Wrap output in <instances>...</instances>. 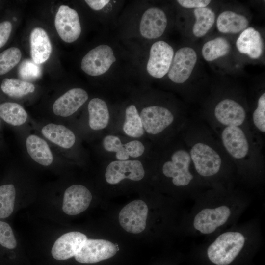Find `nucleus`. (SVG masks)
I'll list each match as a JSON object with an SVG mask.
<instances>
[{
	"instance_id": "nucleus-1",
	"label": "nucleus",
	"mask_w": 265,
	"mask_h": 265,
	"mask_svg": "<svg viewBox=\"0 0 265 265\" xmlns=\"http://www.w3.org/2000/svg\"><path fill=\"white\" fill-rule=\"evenodd\" d=\"M180 134L200 176L212 177L226 166H236L214 132L201 118H190Z\"/></svg>"
},
{
	"instance_id": "nucleus-2",
	"label": "nucleus",
	"mask_w": 265,
	"mask_h": 265,
	"mask_svg": "<svg viewBox=\"0 0 265 265\" xmlns=\"http://www.w3.org/2000/svg\"><path fill=\"white\" fill-rule=\"evenodd\" d=\"M151 165L159 168L162 175L176 187H186L194 178V170L188 149L181 134L153 145Z\"/></svg>"
},
{
	"instance_id": "nucleus-3",
	"label": "nucleus",
	"mask_w": 265,
	"mask_h": 265,
	"mask_svg": "<svg viewBox=\"0 0 265 265\" xmlns=\"http://www.w3.org/2000/svg\"><path fill=\"white\" fill-rule=\"evenodd\" d=\"M136 104L147 139L154 146L179 135L190 118L161 104Z\"/></svg>"
},
{
	"instance_id": "nucleus-4",
	"label": "nucleus",
	"mask_w": 265,
	"mask_h": 265,
	"mask_svg": "<svg viewBox=\"0 0 265 265\" xmlns=\"http://www.w3.org/2000/svg\"><path fill=\"white\" fill-rule=\"evenodd\" d=\"M104 160H128L150 157L153 145L147 139H135L118 134L106 133L102 137Z\"/></svg>"
},
{
	"instance_id": "nucleus-5",
	"label": "nucleus",
	"mask_w": 265,
	"mask_h": 265,
	"mask_svg": "<svg viewBox=\"0 0 265 265\" xmlns=\"http://www.w3.org/2000/svg\"><path fill=\"white\" fill-rule=\"evenodd\" d=\"M150 158L128 160H103L105 164L104 177L110 185L119 184L123 181L137 182L144 179L146 166Z\"/></svg>"
},
{
	"instance_id": "nucleus-6",
	"label": "nucleus",
	"mask_w": 265,
	"mask_h": 265,
	"mask_svg": "<svg viewBox=\"0 0 265 265\" xmlns=\"http://www.w3.org/2000/svg\"><path fill=\"white\" fill-rule=\"evenodd\" d=\"M245 238L237 232H228L218 236L208 247L210 260L217 265H227L237 256L243 247Z\"/></svg>"
},
{
	"instance_id": "nucleus-7",
	"label": "nucleus",
	"mask_w": 265,
	"mask_h": 265,
	"mask_svg": "<svg viewBox=\"0 0 265 265\" xmlns=\"http://www.w3.org/2000/svg\"><path fill=\"white\" fill-rule=\"evenodd\" d=\"M111 133L121 134L135 139H147L139 113L134 102L128 104L119 114L115 115Z\"/></svg>"
},
{
	"instance_id": "nucleus-8",
	"label": "nucleus",
	"mask_w": 265,
	"mask_h": 265,
	"mask_svg": "<svg viewBox=\"0 0 265 265\" xmlns=\"http://www.w3.org/2000/svg\"><path fill=\"white\" fill-rule=\"evenodd\" d=\"M116 61L112 48L108 45L102 44L84 55L81 62V68L89 76H99L107 72Z\"/></svg>"
},
{
	"instance_id": "nucleus-9",
	"label": "nucleus",
	"mask_w": 265,
	"mask_h": 265,
	"mask_svg": "<svg viewBox=\"0 0 265 265\" xmlns=\"http://www.w3.org/2000/svg\"><path fill=\"white\" fill-rule=\"evenodd\" d=\"M174 55L173 48L165 41L154 43L150 48L146 65L149 75L157 79L164 77L169 70Z\"/></svg>"
},
{
	"instance_id": "nucleus-10",
	"label": "nucleus",
	"mask_w": 265,
	"mask_h": 265,
	"mask_svg": "<svg viewBox=\"0 0 265 265\" xmlns=\"http://www.w3.org/2000/svg\"><path fill=\"white\" fill-rule=\"evenodd\" d=\"M148 206L143 201L133 200L124 207L119 214V222L127 232L138 234L144 230L148 215Z\"/></svg>"
},
{
	"instance_id": "nucleus-11",
	"label": "nucleus",
	"mask_w": 265,
	"mask_h": 265,
	"mask_svg": "<svg viewBox=\"0 0 265 265\" xmlns=\"http://www.w3.org/2000/svg\"><path fill=\"white\" fill-rule=\"evenodd\" d=\"M88 123L89 128L95 132L104 135L111 133L115 114L111 113L105 100L98 98L91 99L88 104Z\"/></svg>"
},
{
	"instance_id": "nucleus-12",
	"label": "nucleus",
	"mask_w": 265,
	"mask_h": 265,
	"mask_svg": "<svg viewBox=\"0 0 265 265\" xmlns=\"http://www.w3.org/2000/svg\"><path fill=\"white\" fill-rule=\"evenodd\" d=\"M197 55L192 48L185 47L177 51L168 72L170 80L176 84H182L190 76L197 62Z\"/></svg>"
},
{
	"instance_id": "nucleus-13",
	"label": "nucleus",
	"mask_w": 265,
	"mask_h": 265,
	"mask_svg": "<svg viewBox=\"0 0 265 265\" xmlns=\"http://www.w3.org/2000/svg\"><path fill=\"white\" fill-rule=\"evenodd\" d=\"M54 25L60 37L72 43L80 37L81 27L78 12L67 5H61L55 17Z\"/></svg>"
},
{
	"instance_id": "nucleus-14",
	"label": "nucleus",
	"mask_w": 265,
	"mask_h": 265,
	"mask_svg": "<svg viewBox=\"0 0 265 265\" xmlns=\"http://www.w3.org/2000/svg\"><path fill=\"white\" fill-rule=\"evenodd\" d=\"M117 251L116 245L109 241L87 239L74 257L81 263H95L113 257Z\"/></svg>"
},
{
	"instance_id": "nucleus-15",
	"label": "nucleus",
	"mask_w": 265,
	"mask_h": 265,
	"mask_svg": "<svg viewBox=\"0 0 265 265\" xmlns=\"http://www.w3.org/2000/svg\"><path fill=\"white\" fill-rule=\"evenodd\" d=\"M167 25L165 13L161 9L152 7L142 14L139 25L140 35L147 39H154L160 37Z\"/></svg>"
},
{
	"instance_id": "nucleus-16",
	"label": "nucleus",
	"mask_w": 265,
	"mask_h": 265,
	"mask_svg": "<svg viewBox=\"0 0 265 265\" xmlns=\"http://www.w3.org/2000/svg\"><path fill=\"white\" fill-rule=\"evenodd\" d=\"M92 199L91 193L86 187L80 184L72 185L64 192L63 211L70 215L78 214L88 208Z\"/></svg>"
},
{
	"instance_id": "nucleus-17",
	"label": "nucleus",
	"mask_w": 265,
	"mask_h": 265,
	"mask_svg": "<svg viewBox=\"0 0 265 265\" xmlns=\"http://www.w3.org/2000/svg\"><path fill=\"white\" fill-rule=\"evenodd\" d=\"M230 213V209L226 206L204 209L195 216L194 227L203 234H211L227 221Z\"/></svg>"
},
{
	"instance_id": "nucleus-18",
	"label": "nucleus",
	"mask_w": 265,
	"mask_h": 265,
	"mask_svg": "<svg viewBox=\"0 0 265 265\" xmlns=\"http://www.w3.org/2000/svg\"><path fill=\"white\" fill-rule=\"evenodd\" d=\"M88 93L81 88H72L56 100L53 106V113L66 117L76 112L88 100Z\"/></svg>"
},
{
	"instance_id": "nucleus-19",
	"label": "nucleus",
	"mask_w": 265,
	"mask_h": 265,
	"mask_svg": "<svg viewBox=\"0 0 265 265\" xmlns=\"http://www.w3.org/2000/svg\"><path fill=\"white\" fill-rule=\"evenodd\" d=\"M87 239L85 235L78 231L63 234L54 242L52 255L57 260L69 259L75 256Z\"/></svg>"
},
{
	"instance_id": "nucleus-20",
	"label": "nucleus",
	"mask_w": 265,
	"mask_h": 265,
	"mask_svg": "<svg viewBox=\"0 0 265 265\" xmlns=\"http://www.w3.org/2000/svg\"><path fill=\"white\" fill-rule=\"evenodd\" d=\"M238 50L250 58L258 59L263 52L264 44L260 32L249 27L240 33L236 43Z\"/></svg>"
},
{
	"instance_id": "nucleus-21",
	"label": "nucleus",
	"mask_w": 265,
	"mask_h": 265,
	"mask_svg": "<svg viewBox=\"0 0 265 265\" xmlns=\"http://www.w3.org/2000/svg\"><path fill=\"white\" fill-rule=\"evenodd\" d=\"M30 42L32 61L39 65L46 61L51 54L52 47L45 30L41 27L34 28L30 34Z\"/></svg>"
},
{
	"instance_id": "nucleus-22",
	"label": "nucleus",
	"mask_w": 265,
	"mask_h": 265,
	"mask_svg": "<svg viewBox=\"0 0 265 265\" xmlns=\"http://www.w3.org/2000/svg\"><path fill=\"white\" fill-rule=\"evenodd\" d=\"M41 132L49 141L63 148L72 147L76 141L74 132L63 125L48 124L43 127Z\"/></svg>"
},
{
	"instance_id": "nucleus-23",
	"label": "nucleus",
	"mask_w": 265,
	"mask_h": 265,
	"mask_svg": "<svg viewBox=\"0 0 265 265\" xmlns=\"http://www.w3.org/2000/svg\"><path fill=\"white\" fill-rule=\"evenodd\" d=\"M26 145L28 154L35 161L43 166H49L52 163V153L44 139L31 134L27 137Z\"/></svg>"
},
{
	"instance_id": "nucleus-24",
	"label": "nucleus",
	"mask_w": 265,
	"mask_h": 265,
	"mask_svg": "<svg viewBox=\"0 0 265 265\" xmlns=\"http://www.w3.org/2000/svg\"><path fill=\"white\" fill-rule=\"evenodd\" d=\"M216 25L218 31L220 32L236 34L247 28L248 20L244 15L227 10L219 15Z\"/></svg>"
},
{
	"instance_id": "nucleus-25",
	"label": "nucleus",
	"mask_w": 265,
	"mask_h": 265,
	"mask_svg": "<svg viewBox=\"0 0 265 265\" xmlns=\"http://www.w3.org/2000/svg\"><path fill=\"white\" fill-rule=\"evenodd\" d=\"M194 15L195 22L192 28L193 33L197 37H203L213 25L215 15L212 9L208 7L195 9Z\"/></svg>"
},
{
	"instance_id": "nucleus-26",
	"label": "nucleus",
	"mask_w": 265,
	"mask_h": 265,
	"mask_svg": "<svg viewBox=\"0 0 265 265\" xmlns=\"http://www.w3.org/2000/svg\"><path fill=\"white\" fill-rule=\"evenodd\" d=\"M230 48V43L226 39L218 37L204 44L202 54L205 60L212 61L227 54Z\"/></svg>"
},
{
	"instance_id": "nucleus-27",
	"label": "nucleus",
	"mask_w": 265,
	"mask_h": 265,
	"mask_svg": "<svg viewBox=\"0 0 265 265\" xmlns=\"http://www.w3.org/2000/svg\"><path fill=\"white\" fill-rule=\"evenodd\" d=\"M0 117L9 124L20 126L26 122L27 114L20 105L5 102L0 105Z\"/></svg>"
},
{
	"instance_id": "nucleus-28",
	"label": "nucleus",
	"mask_w": 265,
	"mask_h": 265,
	"mask_svg": "<svg viewBox=\"0 0 265 265\" xmlns=\"http://www.w3.org/2000/svg\"><path fill=\"white\" fill-rule=\"evenodd\" d=\"M0 87L4 93L15 98L21 97L33 93L35 90V86L32 83L15 78L4 79Z\"/></svg>"
},
{
	"instance_id": "nucleus-29",
	"label": "nucleus",
	"mask_w": 265,
	"mask_h": 265,
	"mask_svg": "<svg viewBox=\"0 0 265 265\" xmlns=\"http://www.w3.org/2000/svg\"><path fill=\"white\" fill-rule=\"evenodd\" d=\"M16 190L12 184L0 186V218L9 216L14 210Z\"/></svg>"
},
{
	"instance_id": "nucleus-30",
	"label": "nucleus",
	"mask_w": 265,
	"mask_h": 265,
	"mask_svg": "<svg viewBox=\"0 0 265 265\" xmlns=\"http://www.w3.org/2000/svg\"><path fill=\"white\" fill-rule=\"evenodd\" d=\"M251 124L263 138L265 133V92L259 97L254 109L249 115Z\"/></svg>"
},
{
	"instance_id": "nucleus-31",
	"label": "nucleus",
	"mask_w": 265,
	"mask_h": 265,
	"mask_svg": "<svg viewBox=\"0 0 265 265\" xmlns=\"http://www.w3.org/2000/svg\"><path fill=\"white\" fill-rule=\"evenodd\" d=\"M21 51L11 47L0 53V75L5 74L18 64L21 59Z\"/></svg>"
},
{
	"instance_id": "nucleus-32",
	"label": "nucleus",
	"mask_w": 265,
	"mask_h": 265,
	"mask_svg": "<svg viewBox=\"0 0 265 265\" xmlns=\"http://www.w3.org/2000/svg\"><path fill=\"white\" fill-rule=\"evenodd\" d=\"M20 77L27 80H33L41 75V69L39 64L30 59H26L21 63L18 69Z\"/></svg>"
},
{
	"instance_id": "nucleus-33",
	"label": "nucleus",
	"mask_w": 265,
	"mask_h": 265,
	"mask_svg": "<svg viewBox=\"0 0 265 265\" xmlns=\"http://www.w3.org/2000/svg\"><path fill=\"white\" fill-rule=\"evenodd\" d=\"M0 244L8 249H14L17 241L12 229L6 222L0 221Z\"/></svg>"
},
{
	"instance_id": "nucleus-34",
	"label": "nucleus",
	"mask_w": 265,
	"mask_h": 265,
	"mask_svg": "<svg viewBox=\"0 0 265 265\" xmlns=\"http://www.w3.org/2000/svg\"><path fill=\"white\" fill-rule=\"evenodd\" d=\"M12 29L11 22L8 21L0 23V48L7 42Z\"/></svg>"
},
{
	"instance_id": "nucleus-35",
	"label": "nucleus",
	"mask_w": 265,
	"mask_h": 265,
	"mask_svg": "<svg viewBox=\"0 0 265 265\" xmlns=\"http://www.w3.org/2000/svg\"><path fill=\"white\" fill-rule=\"evenodd\" d=\"M177 2L186 8H200L206 7L211 2L209 0H178Z\"/></svg>"
},
{
	"instance_id": "nucleus-36",
	"label": "nucleus",
	"mask_w": 265,
	"mask_h": 265,
	"mask_svg": "<svg viewBox=\"0 0 265 265\" xmlns=\"http://www.w3.org/2000/svg\"><path fill=\"white\" fill-rule=\"evenodd\" d=\"M85 2L93 10H100L109 2L108 0H85Z\"/></svg>"
},
{
	"instance_id": "nucleus-37",
	"label": "nucleus",
	"mask_w": 265,
	"mask_h": 265,
	"mask_svg": "<svg viewBox=\"0 0 265 265\" xmlns=\"http://www.w3.org/2000/svg\"></svg>"
}]
</instances>
